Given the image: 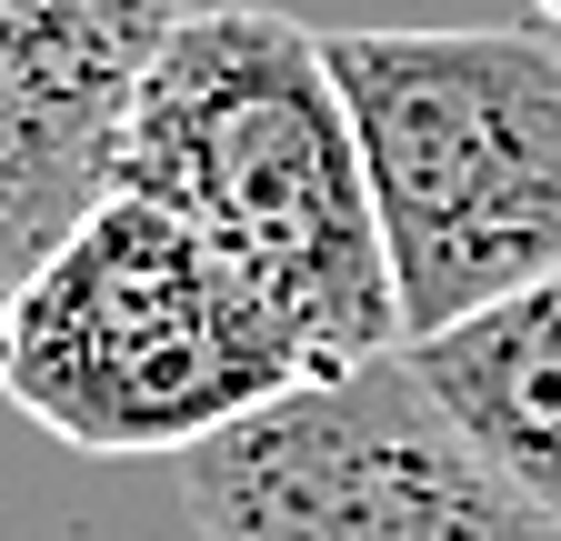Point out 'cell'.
Masks as SVG:
<instances>
[{
    "label": "cell",
    "instance_id": "obj_2",
    "mask_svg": "<svg viewBox=\"0 0 561 541\" xmlns=\"http://www.w3.org/2000/svg\"><path fill=\"white\" fill-rule=\"evenodd\" d=\"M311 381L321 361L261 281L140 191L91 200L0 301V401L91 461H191Z\"/></svg>",
    "mask_w": 561,
    "mask_h": 541
},
{
    "label": "cell",
    "instance_id": "obj_4",
    "mask_svg": "<svg viewBox=\"0 0 561 541\" xmlns=\"http://www.w3.org/2000/svg\"><path fill=\"white\" fill-rule=\"evenodd\" d=\"M201 541H561L432 401L411 352L311 381L181 461Z\"/></svg>",
    "mask_w": 561,
    "mask_h": 541
},
{
    "label": "cell",
    "instance_id": "obj_6",
    "mask_svg": "<svg viewBox=\"0 0 561 541\" xmlns=\"http://www.w3.org/2000/svg\"><path fill=\"white\" fill-rule=\"evenodd\" d=\"M411 371L461 422V441L561 521V270L411 342Z\"/></svg>",
    "mask_w": 561,
    "mask_h": 541
},
{
    "label": "cell",
    "instance_id": "obj_8",
    "mask_svg": "<svg viewBox=\"0 0 561 541\" xmlns=\"http://www.w3.org/2000/svg\"><path fill=\"white\" fill-rule=\"evenodd\" d=\"M531 11H541V31H561V0H531Z\"/></svg>",
    "mask_w": 561,
    "mask_h": 541
},
{
    "label": "cell",
    "instance_id": "obj_3",
    "mask_svg": "<svg viewBox=\"0 0 561 541\" xmlns=\"http://www.w3.org/2000/svg\"><path fill=\"white\" fill-rule=\"evenodd\" d=\"M401 352L561 270V31H331Z\"/></svg>",
    "mask_w": 561,
    "mask_h": 541
},
{
    "label": "cell",
    "instance_id": "obj_5",
    "mask_svg": "<svg viewBox=\"0 0 561 541\" xmlns=\"http://www.w3.org/2000/svg\"><path fill=\"white\" fill-rule=\"evenodd\" d=\"M130 91L140 71L121 60L0 31V301L91 221V200H111Z\"/></svg>",
    "mask_w": 561,
    "mask_h": 541
},
{
    "label": "cell",
    "instance_id": "obj_7",
    "mask_svg": "<svg viewBox=\"0 0 561 541\" xmlns=\"http://www.w3.org/2000/svg\"><path fill=\"white\" fill-rule=\"evenodd\" d=\"M181 11H191V0H0V31L121 60V71H151L161 41L181 31Z\"/></svg>",
    "mask_w": 561,
    "mask_h": 541
},
{
    "label": "cell",
    "instance_id": "obj_1",
    "mask_svg": "<svg viewBox=\"0 0 561 541\" xmlns=\"http://www.w3.org/2000/svg\"><path fill=\"white\" fill-rule=\"evenodd\" d=\"M111 191L161 200L231 270H251L261 301L321 361V381L401 352L381 200L331 71V31H301L261 0L181 11L130 91Z\"/></svg>",
    "mask_w": 561,
    "mask_h": 541
}]
</instances>
